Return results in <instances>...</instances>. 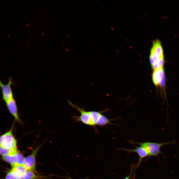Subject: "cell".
<instances>
[{
  "mask_svg": "<svg viewBox=\"0 0 179 179\" xmlns=\"http://www.w3.org/2000/svg\"><path fill=\"white\" fill-rule=\"evenodd\" d=\"M12 83V79L10 78L8 83L6 84H4L1 81H0L2 98L5 102L13 97L11 87Z\"/></svg>",
  "mask_w": 179,
  "mask_h": 179,
  "instance_id": "cell-6",
  "label": "cell"
},
{
  "mask_svg": "<svg viewBox=\"0 0 179 179\" xmlns=\"http://www.w3.org/2000/svg\"><path fill=\"white\" fill-rule=\"evenodd\" d=\"M5 103L10 113L13 116L16 121L20 122L21 121L18 115L16 102L14 97Z\"/></svg>",
  "mask_w": 179,
  "mask_h": 179,
  "instance_id": "cell-9",
  "label": "cell"
},
{
  "mask_svg": "<svg viewBox=\"0 0 179 179\" xmlns=\"http://www.w3.org/2000/svg\"><path fill=\"white\" fill-rule=\"evenodd\" d=\"M41 33L43 35H44V34L43 33Z\"/></svg>",
  "mask_w": 179,
  "mask_h": 179,
  "instance_id": "cell-19",
  "label": "cell"
},
{
  "mask_svg": "<svg viewBox=\"0 0 179 179\" xmlns=\"http://www.w3.org/2000/svg\"><path fill=\"white\" fill-rule=\"evenodd\" d=\"M28 45V46H29L28 45Z\"/></svg>",
  "mask_w": 179,
  "mask_h": 179,
  "instance_id": "cell-21",
  "label": "cell"
},
{
  "mask_svg": "<svg viewBox=\"0 0 179 179\" xmlns=\"http://www.w3.org/2000/svg\"><path fill=\"white\" fill-rule=\"evenodd\" d=\"M24 17H25V18H26V17L25 16H24Z\"/></svg>",
  "mask_w": 179,
  "mask_h": 179,
  "instance_id": "cell-22",
  "label": "cell"
},
{
  "mask_svg": "<svg viewBox=\"0 0 179 179\" xmlns=\"http://www.w3.org/2000/svg\"><path fill=\"white\" fill-rule=\"evenodd\" d=\"M152 79L155 86H163L164 85L165 76L163 67L154 70Z\"/></svg>",
  "mask_w": 179,
  "mask_h": 179,
  "instance_id": "cell-8",
  "label": "cell"
},
{
  "mask_svg": "<svg viewBox=\"0 0 179 179\" xmlns=\"http://www.w3.org/2000/svg\"><path fill=\"white\" fill-rule=\"evenodd\" d=\"M24 158L23 155L19 151L14 155L2 156V159L10 164L12 167L22 164Z\"/></svg>",
  "mask_w": 179,
  "mask_h": 179,
  "instance_id": "cell-7",
  "label": "cell"
},
{
  "mask_svg": "<svg viewBox=\"0 0 179 179\" xmlns=\"http://www.w3.org/2000/svg\"><path fill=\"white\" fill-rule=\"evenodd\" d=\"M7 35V36H8V37H10V36L9 35Z\"/></svg>",
  "mask_w": 179,
  "mask_h": 179,
  "instance_id": "cell-18",
  "label": "cell"
},
{
  "mask_svg": "<svg viewBox=\"0 0 179 179\" xmlns=\"http://www.w3.org/2000/svg\"><path fill=\"white\" fill-rule=\"evenodd\" d=\"M41 145L34 150L31 153L27 156L23 161L22 165L28 170L32 171L36 170V157Z\"/></svg>",
  "mask_w": 179,
  "mask_h": 179,
  "instance_id": "cell-5",
  "label": "cell"
},
{
  "mask_svg": "<svg viewBox=\"0 0 179 179\" xmlns=\"http://www.w3.org/2000/svg\"><path fill=\"white\" fill-rule=\"evenodd\" d=\"M149 60L153 70L163 67L164 62L163 51L161 42L159 40H156L153 43Z\"/></svg>",
  "mask_w": 179,
  "mask_h": 179,
  "instance_id": "cell-1",
  "label": "cell"
},
{
  "mask_svg": "<svg viewBox=\"0 0 179 179\" xmlns=\"http://www.w3.org/2000/svg\"><path fill=\"white\" fill-rule=\"evenodd\" d=\"M113 119H109L102 114L100 117L96 125L101 127L107 125L108 124L116 125L111 122V121L114 120Z\"/></svg>",
  "mask_w": 179,
  "mask_h": 179,
  "instance_id": "cell-13",
  "label": "cell"
},
{
  "mask_svg": "<svg viewBox=\"0 0 179 179\" xmlns=\"http://www.w3.org/2000/svg\"><path fill=\"white\" fill-rule=\"evenodd\" d=\"M129 142L133 144H138L144 148L147 152L148 157L151 156L157 157L159 154H162L160 150L161 147L162 146L175 143V140L160 143L149 142H134L132 141H129Z\"/></svg>",
  "mask_w": 179,
  "mask_h": 179,
  "instance_id": "cell-2",
  "label": "cell"
},
{
  "mask_svg": "<svg viewBox=\"0 0 179 179\" xmlns=\"http://www.w3.org/2000/svg\"><path fill=\"white\" fill-rule=\"evenodd\" d=\"M65 178H66L67 179H74L71 178H70V177H65ZM88 179V178L87 177L83 179Z\"/></svg>",
  "mask_w": 179,
  "mask_h": 179,
  "instance_id": "cell-16",
  "label": "cell"
},
{
  "mask_svg": "<svg viewBox=\"0 0 179 179\" xmlns=\"http://www.w3.org/2000/svg\"><path fill=\"white\" fill-rule=\"evenodd\" d=\"M69 102L71 106L76 108L80 113V116L76 118L78 121H81L86 125L94 126L90 111H86L84 109L81 108L77 105H75L69 100Z\"/></svg>",
  "mask_w": 179,
  "mask_h": 179,
  "instance_id": "cell-4",
  "label": "cell"
},
{
  "mask_svg": "<svg viewBox=\"0 0 179 179\" xmlns=\"http://www.w3.org/2000/svg\"><path fill=\"white\" fill-rule=\"evenodd\" d=\"M17 177L10 171L9 172L5 177V179H18Z\"/></svg>",
  "mask_w": 179,
  "mask_h": 179,
  "instance_id": "cell-15",
  "label": "cell"
},
{
  "mask_svg": "<svg viewBox=\"0 0 179 179\" xmlns=\"http://www.w3.org/2000/svg\"><path fill=\"white\" fill-rule=\"evenodd\" d=\"M18 151L17 149H8L0 147V153L2 156L14 155L16 154Z\"/></svg>",
  "mask_w": 179,
  "mask_h": 179,
  "instance_id": "cell-14",
  "label": "cell"
},
{
  "mask_svg": "<svg viewBox=\"0 0 179 179\" xmlns=\"http://www.w3.org/2000/svg\"><path fill=\"white\" fill-rule=\"evenodd\" d=\"M28 170L22 164L17 165L12 167L10 171L18 177L24 174Z\"/></svg>",
  "mask_w": 179,
  "mask_h": 179,
  "instance_id": "cell-11",
  "label": "cell"
},
{
  "mask_svg": "<svg viewBox=\"0 0 179 179\" xmlns=\"http://www.w3.org/2000/svg\"><path fill=\"white\" fill-rule=\"evenodd\" d=\"M26 25L27 26H29L27 24H26Z\"/></svg>",
  "mask_w": 179,
  "mask_h": 179,
  "instance_id": "cell-20",
  "label": "cell"
},
{
  "mask_svg": "<svg viewBox=\"0 0 179 179\" xmlns=\"http://www.w3.org/2000/svg\"><path fill=\"white\" fill-rule=\"evenodd\" d=\"M123 179H129V176H127L126 178H125Z\"/></svg>",
  "mask_w": 179,
  "mask_h": 179,
  "instance_id": "cell-17",
  "label": "cell"
},
{
  "mask_svg": "<svg viewBox=\"0 0 179 179\" xmlns=\"http://www.w3.org/2000/svg\"><path fill=\"white\" fill-rule=\"evenodd\" d=\"M42 176L37 175L33 171L28 170L24 174L18 177V179H36L44 178Z\"/></svg>",
  "mask_w": 179,
  "mask_h": 179,
  "instance_id": "cell-12",
  "label": "cell"
},
{
  "mask_svg": "<svg viewBox=\"0 0 179 179\" xmlns=\"http://www.w3.org/2000/svg\"><path fill=\"white\" fill-rule=\"evenodd\" d=\"M13 126L0 136V147L8 149H17V142L13 134Z\"/></svg>",
  "mask_w": 179,
  "mask_h": 179,
  "instance_id": "cell-3",
  "label": "cell"
},
{
  "mask_svg": "<svg viewBox=\"0 0 179 179\" xmlns=\"http://www.w3.org/2000/svg\"><path fill=\"white\" fill-rule=\"evenodd\" d=\"M136 148L132 149H128L125 148H120L121 149L127 151L128 153L134 152L137 153L139 156V159L137 165L138 166L140 165L142 160L143 158L148 156V153L145 149L143 147L140 146L137 147L136 146Z\"/></svg>",
  "mask_w": 179,
  "mask_h": 179,
  "instance_id": "cell-10",
  "label": "cell"
}]
</instances>
